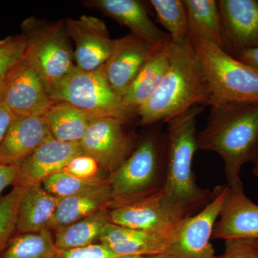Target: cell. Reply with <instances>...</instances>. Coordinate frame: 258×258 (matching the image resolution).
Wrapping results in <instances>:
<instances>
[{"label":"cell","mask_w":258,"mask_h":258,"mask_svg":"<svg viewBox=\"0 0 258 258\" xmlns=\"http://www.w3.org/2000/svg\"><path fill=\"white\" fill-rule=\"evenodd\" d=\"M211 90L191 42L171 41L170 64L154 94L137 111L144 126L163 124L195 106H210Z\"/></svg>","instance_id":"obj_1"},{"label":"cell","mask_w":258,"mask_h":258,"mask_svg":"<svg viewBox=\"0 0 258 258\" xmlns=\"http://www.w3.org/2000/svg\"><path fill=\"white\" fill-rule=\"evenodd\" d=\"M198 133V149L221 157L227 186L239 181L242 168L252 163L258 146V102L211 107Z\"/></svg>","instance_id":"obj_2"},{"label":"cell","mask_w":258,"mask_h":258,"mask_svg":"<svg viewBox=\"0 0 258 258\" xmlns=\"http://www.w3.org/2000/svg\"><path fill=\"white\" fill-rule=\"evenodd\" d=\"M205 107L195 106L168 122L166 132V177L161 191L163 199L189 216L203 210L212 199V192L197 184L192 169L198 150L197 120Z\"/></svg>","instance_id":"obj_3"},{"label":"cell","mask_w":258,"mask_h":258,"mask_svg":"<svg viewBox=\"0 0 258 258\" xmlns=\"http://www.w3.org/2000/svg\"><path fill=\"white\" fill-rule=\"evenodd\" d=\"M150 127L130 157L108 176L113 198L110 208L151 196L164 186L166 133L162 124Z\"/></svg>","instance_id":"obj_4"},{"label":"cell","mask_w":258,"mask_h":258,"mask_svg":"<svg viewBox=\"0 0 258 258\" xmlns=\"http://www.w3.org/2000/svg\"><path fill=\"white\" fill-rule=\"evenodd\" d=\"M211 90L210 106L258 102V71L216 44L191 39Z\"/></svg>","instance_id":"obj_5"},{"label":"cell","mask_w":258,"mask_h":258,"mask_svg":"<svg viewBox=\"0 0 258 258\" xmlns=\"http://www.w3.org/2000/svg\"><path fill=\"white\" fill-rule=\"evenodd\" d=\"M47 92L53 103L69 105L95 118H115L128 123L137 116L112 89L103 67L93 71L76 67L47 88Z\"/></svg>","instance_id":"obj_6"},{"label":"cell","mask_w":258,"mask_h":258,"mask_svg":"<svg viewBox=\"0 0 258 258\" xmlns=\"http://www.w3.org/2000/svg\"><path fill=\"white\" fill-rule=\"evenodd\" d=\"M21 28L27 42L25 59L41 77L47 90L74 71V50L64 20L50 23L29 18Z\"/></svg>","instance_id":"obj_7"},{"label":"cell","mask_w":258,"mask_h":258,"mask_svg":"<svg viewBox=\"0 0 258 258\" xmlns=\"http://www.w3.org/2000/svg\"><path fill=\"white\" fill-rule=\"evenodd\" d=\"M228 186H217L210 203L198 213L180 224L169 238L164 253L168 258H216L212 238Z\"/></svg>","instance_id":"obj_8"},{"label":"cell","mask_w":258,"mask_h":258,"mask_svg":"<svg viewBox=\"0 0 258 258\" xmlns=\"http://www.w3.org/2000/svg\"><path fill=\"white\" fill-rule=\"evenodd\" d=\"M166 203L161 191L132 203L110 208L111 223L169 239L189 217Z\"/></svg>","instance_id":"obj_9"},{"label":"cell","mask_w":258,"mask_h":258,"mask_svg":"<svg viewBox=\"0 0 258 258\" xmlns=\"http://www.w3.org/2000/svg\"><path fill=\"white\" fill-rule=\"evenodd\" d=\"M125 124L115 118H96L80 142L83 153L94 158L108 174L116 170L137 147L133 137L125 131Z\"/></svg>","instance_id":"obj_10"},{"label":"cell","mask_w":258,"mask_h":258,"mask_svg":"<svg viewBox=\"0 0 258 258\" xmlns=\"http://www.w3.org/2000/svg\"><path fill=\"white\" fill-rule=\"evenodd\" d=\"M74 40L75 64L77 69L93 71L101 69L114 50L116 39H111L106 24L101 19L83 15L64 20Z\"/></svg>","instance_id":"obj_11"},{"label":"cell","mask_w":258,"mask_h":258,"mask_svg":"<svg viewBox=\"0 0 258 258\" xmlns=\"http://www.w3.org/2000/svg\"><path fill=\"white\" fill-rule=\"evenodd\" d=\"M164 45L132 33L116 39L114 50L103 66L107 81L115 93L122 98L144 64Z\"/></svg>","instance_id":"obj_12"},{"label":"cell","mask_w":258,"mask_h":258,"mask_svg":"<svg viewBox=\"0 0 258 258\" xmlns=\"http://www.w3.org/2000/svg\"><path fill=\"white\" fill-rule=\"evenodd\" d=\"M2 101L15 115L44 117L53 106L45 83L26 59L10 76Z\"/></svg>","instance_id":"obj_13"},{"label":"cell","mask_w":258,"mask_h":258,"mask_svg":"<svg viewBox=\"0 0 258 258\" xmlns=\"http://www.w3.org/2000/svg\"><path fill=\"white\" fill-rule=\"evenodd\" d=\"M212 238L225 241L258 239V205L245 195L242 181L228 186Z\"/></svg>","instance_id":"obj_14"},{"label":"cell","mask_w":258,"mask_h":258,"mask_svg":"<svg viewBox=\"0 0 258 258\" xmlns=\"http://www.w3.org/2000/svg\"><path fill=\"white\" fill-rule=\"evenodd\" d=\"M225 50L234 56L258 47V0H218Z\"/></svg>","instance_id":"obj_15"},{"label":"cell","mask_w":258,"mask_h":258,"mask_svg":"<svg viewBox=\"0 0 258 258\" xmlns=\"http://www.w3.org/2000/svg\"><path fill=\"white\" fill-rule=\"evenodd\" d=\"M83 153L80 143L47 139L18 167L15 185L28 187L42 184L49 176L62 171L74 157Z\"/></svg>","instance_id":"obj_16"},{"label":"cell","mask_w":258,"mask_h":258,"mask_svg":"<svg viewBox=\"0 0 258 258\" xmlns=\"http://www.w3.org/2000/svg\"><path fill=\"white\" fill-rule=\"evenodd\" d=\"M52 137L43 117L16 115L0 145V164L19 167Z\"/></svg>","instance_id":"obj_17"},{"label":"cell","mask_w":258,"mask_h":258,"mask_svg":"<svg viewBox=\"0 0 258 258\" xmlns=\"http://www.w3.org/2000/svg\"><path fill=\"white\" fill-rule=\"evenodd\" d=\"M83 4L99 10L130 30L131 33L147 41L164 45L171 41L167 32L158 28L138 0H87Z\"/></svg>","instance_id":"obj_18"},{"label":"cell","mask_w":258,"mask_h":258,"mask_svg":"<svg viewBox=\"0 0 258 258\" xmlns=\"http://www.w3.org/2000/svg\"><path fill=\"white\" fill-rule=\"evenodd\" d=\"M113 200V192L108 180L83 192L60 199L49 230H58L102 209L110 208Z\"/></svg>","instance_id":"obj_19"},{"label":"cell","mask_w":258,"mask_h":258,"mask_svg":"<svg viewBox=\"0 0 258 258\" xmlns=\"http://www.w3.org/2000/svg\"><path fill=\"white\" fill-rule=\"evenodd\" d=\"M60 200L46 191L42 184L27 187L19 204L16 231L18 233H35L49 230Z\"/></svg>","instance_id":"obj_20"},{"label":"cell","mask_w":258,"mask_h":258,"mask_svg":"<svg viewBox=\"0 0 258 258\" xmlns=\"http://www.w3.org/2000/svg\"><path fill=\"white\" fill-rule=\"evenodd\" d=\"M169 239L128 227L107 224L99 241L118 256L164 253Z\"/></svg>","instance_id":"obj_21"},{"label":"cell","mask_w":258,"mask_h":258,"mask_svg":"<svg viewBox=\"0 0 258 258\" xmlns=\"http://www.w3.org/2000/svg\"><path fill=\"white\" fill-rule=\"evenodd\" d=\"M170 43L163 45L147 61L122 96L125 107L137 115L139 108L154 94L169 69Z\"/></svg>","instance_id":"obj_22"},{"label":"cell","mask_w":258,"mask_h":258,"mask_svg":"<svg viewBox=\"0 0 258 258\" xmlns=\"http://www.w3.org/2000/svg\"><path fill=\"white\" fill-rule=\"evenodd\" d=\"M190 38H203L225 50L221 15L217 0H184Z\"/></svg>","instance_id":"obj_23"},{"label":"cell","mask_w":258,"mask_h":258,"mask_svg":"<svg viewBox=\"0 0 258 258\" xmlns=\"http://www.w3.org/2000/svg\"><path fill=\"white\" fill-rule=\"evenodd\" d=\"M43 118L52 137L68 143H80L89 125L98 118L69 105L56 103Z\"/></svg>","instance_id":"obj_24"},{"label":"cell","mask_w":258,"mask_h":258,"mask_svg":"<svg viewBox=\"0 0 258 258\" xmlns=\"http://www.w3.org/2000/svg\"><path fill=\"white\" fill-rule=\"evenodd\" d=\"M110 222V208H106L58 229L54 235L56 247L67 250L92 244L99 240L103 227Z\"/></svg>","instance_id":"obj_25"},{"label":"cell","mask_w":258,"mask_h":258,"mask_svg":"<svg viewBox=\"0 0 258 258\" xmlns=\"http://www.w3.org/2000/svg\"><path fill=\"white\" fill-rule=\"evenodd\" d=\"M58 249L50 230L13 235L0 258H56Z\"/></svg>","instance_id":"obj_26"},{"label":"cell","mask_w":258,"mask_h":258,"mask_svg":"<svg viewBox=\"0 0 258 258\" xmlns=\"http://www.w3.org/2000/svg\"><path fill=\"white\" fill-rule=\"evenodd\" d=\"M149 3L155 12L157 21L166 29L173 43L191 42L184 0H151Z\"/></svg>","instance_id":"obj_27"},{"label":"cell","mask_w":258,"mask_h":258,"mask_svg":"<svg viewBox=\"0 0 258 258\" xmlns=\"http://www.w3.org/2000/svg\"><path fill=\"white\" fill-rule=\"evenodd\" d=\"M108 180V176H104L93 179H81L62 170L49 176L42 181V184L51 195L63 199L103 184Z\"/></svg>","instance_id":"obj_28"},{"label":"cell","mask_w":258,"mask_h":258,"mask_svg":"<svg viewBox=\"0 0 258 258\" xmlns=\"http://www.w3.org/2000/svg\"><path fill=\"white\" fill-rule=\"evenodd\" d=\"M27 42L23 35L7 37L0 46V100L10 76L25 59Z\"/></svg>","instance_id":"obj_29"},{"label":"cell","mask_w":258,"mask_h":258,"mask_svg":"<svg viewBox=\"0 0 258 258\" xmlns=\"http://www.w3.org/2000/svg\"><path fill=\"white\" fill-rule=\"evenodd\" d=\"M26 187L15 185L0 200V254L16 231L19 204Z\"/></svg>","instance_id":"obj_30"},{"label":"cell","mask_w":258,"mask_h":258,"mask_svg":"<svg viewBox=\"0 0 258 258\" xmlns=\"http://www.w3.org/2000/svg\"><path fill=\"white\" fill-rule=\"evenodd\" d=\"M101 170L103 169L98 161L94 158L85 154L74 157L62 169V171L71 175L85 179L103 176L101 174Z\"/></svg>","instance_id":"obj_31"},{"label":"cell","mask_w":258,"mask_h":258,"mask_svg":"<svg viewBox=\"0 0 258 258\" xmlns=\"http://www.w3.org/2000/svg\"><path fill=\"white\" fill-rule=\"evenodd\" d=\"M216 258H258V239L226 240L225 251Z\"/></svg>","instance_id":"obj_32"},{"label":"cell","mask_w":258,"mask_h":258,"mask_svg":"<svg viewBox=\"0 0 258 258\" xmlns=\"http://www.w3.org/2000/svg\"><path fill=\"white\" fill-rule=\"evenodd\" d=\"M118 254L112 252L104 244H92L85 247L58 250L56 258H117Z\"/></svg>","instance_id":"obj_33"},{"label":"cell","mask_w":258,"mask_h":258,"mask_svg":"<svg viewBox=\"0 0 258 258\" xmlns=\"http://www.w3.org/2000/svg\"><path fill=\"white\" fill-rule=\"evenodd\" d=\"M18 174V166L0 164V195L8 186H14Z\"/></svg>","instance_id":"obj_34"},{"label":"cell","mask_w":258,"mask_h":258,"mask_svg":"<svg viewBox=\"0 0 258 258\" xmlns=\"http://www.w3.org/2000/svg\"><path fill=\"white\" fill-rule=\"evenodd\" d=\"M16 115L0 100V145Z\"/></svg>","instance_id":"obj_35"},{"label":"cell","mask_w":258,"mask_h":258,"mask_svg":"<svg viewBox=\"0 0 258 258\" xmlns=\"http://www.w3.org/2000/svg\"><path fill=\"white\" fill-rule=\"evenodd\" d=\"M237 60H240L244 63L248 64L250 67L253 68L258 71V47L241 51L238 53L234 55Z\"/></svg>","instance_id":"obj_36"},{"label":"cell","mask_w":258,"mask_h":258,"mask_svg":"<svg viewBox=\"0 0 258 258\" xmlns=\"http://www.w3.org/2000/svg\"><path fill=\"white\" fill-rule=\"evenodd\" d=\"M117 258H168L164 253L156 254H144V255H124Z\"/></svg>","instance_id":"obj_37"},{"label":"cell","mask_w":258,"mask_h":258,"mask_svg":"<svg viewBox=\"0 0 258 258\" xmlns=\"http://www.w3.org/2000/svg\"><path fill=\"white\" fill-rule=\"evenodd\" d=\"M252 164H253L252 173L256 177H258V146L257 151H256L255 157H254V160L252 161Z\"/></svg>","instance_id":"obj_38"},{"label":"cell","mask_w":258,"mask_h":258,"mask_svg":"<svg viewBox=\"0 0 258 258\" xmlns=\"http://www.w3.org/2000/svg\"><path fill=\"white\" fill-rule=\"evenodd\" d=\"M7 40V37L6 38L3 39V40H0V46H1L3 44H4L5 42H6Z\"/></svg>","instance_id":"obj_39"}]
</instances>
